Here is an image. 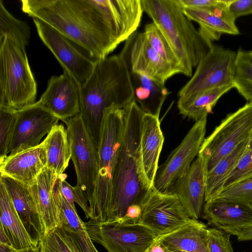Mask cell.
Masks as SVG:
<instances>
[{"instance_id": "1", "label": "cell", "mask_w": 252, "mask_h": 252, "mask_svg": "<svg viewBox=\"0 0 252 252\" xmlns=\"http://www.w3.org/2000/svg\"><path fill=\"white\" fill-rule=\"evenodd\" d=\"M22 10L56 29L95 60L103 59L139 27L134 0H22Z\"/></svg>"}, {"instance_id": "2", "label": "cell", "mask_w": 252, "mask_h": 252, "mask_svg": "<svg viewBox=\"0 0 252 252\" xmlns=\"http://www.w3.org/2000/svg\"><path fill=\"white\" fill-rule=\"evenodd\" d=\"M80 115L98 149L107 109H123L134 100V91L127 64L120 54L96 61L93 72L79 86Z\"/></svg>"}, {"instance_id": "3", "label": "cell", "mask_w": 252, "mask_h": 252, "mask_svg": "<svg viewBox=\"0 0 252 252\" xmlns=\"http://www.w3.org/2000/svg\"><path fill=\"white\" fill-rule=\"evenodd\" d=\"M124 111L125 126L114 184L113 221L123 218L129 206H141L153 189L145 177L141 159L144 112L134 100Z\"/></svg>"}, {"instance_id": "4", "label": "cell", "mask_w": 252, "mask_h": 252, "mask_svg": "<svg viewBox=\"0 0 252 252\" xmlns=\"http://www.w3.org/2000/svg\"><path fill=\"white\" fill-rule=\"evenodd\" d=\"M143 11L153 20L179 59L185 75L192 70L213 44L206 40L184 14L176 0H141Z\"/></svg>"}, {"instance_id": "5", "label": "cell", "mask_w": 252, "mask_h": 252, "mask_svg": "<svg viewBox=\"0 0 252 252\" xmlns=\"http://www.w3.org/2000/svg\"><path fill=\"white\" fill-rule=\"evenodd\" d=\"M125 126L124 109L110 108L104 113L98 147V174L90 219L114 220V184Z\"/></svg>"}, {"instance_id": "6", "label": "cell", "mask_w": 252, "mask_h": 252, "mask_svg": "<svg viewBox=\"0 0 252 252\" xmlns=\"http://www.w3.org/2000/svg\"><path fill=\"white\" fill-rule=\"evenodd\" d=\"M37 86L25 47L0 38V106L17 111L35 103Z\"/></svg>"}, {"instance_id": "7", "label": "cell", "mask_w": 252, "mask_h": 252, "mask_svg": "<svg viewBox=\"0 0 252 252\" xmlns=\"http://www.w3.org/2000/svg\"><path fill=\"white\" fill-rule=\"evenodd\" d=\"M252 135V102L228 114L212 133L205 138L198 156L205 175L223 158Z\"/></svg>"}, {"instance_id": "8", "label": "cell", "mask_w": 252, "mask_h": 252, "mask_svg": "<svg viewBox=\"0 0 252 252\" xmlns=\"http://www.w3.org/2000/svg\"><path fill=\"white\" fill-rule=\"evenodd\" d=\"M236 55V52L213 44L191 79L179 92L178 108L208 91L233 85Z\"/></svg>"}, {"instance_id": "9", "label": "cell", "mask_w": 252, "mask_h": 252, "mask_svg": "<svg viewBox=\"0 0 252 252\" xmlns=\"http://www.w3.org/2000/svg\"><path fill=\"white\" fill-rule=\"evenodd\" d=\"M70 143L72 160L75 170V188L88 202L91 214L98 174L97 149L79 114L63 122Z\"/></svg>"}, {"instance_id": "10", "label": "cell", "mask_w": 252, "mask_h": 252, "mask_svg": "<svg viewBox=\"0 0 252 252\" xmlns=\"http://www.w3.org/2000/svg\"><path fill=\"white\" fill-rule=\"evenodd\" d=\"M85 223L92 241L108 252H146L158 238L140 223L99 222L90 219Z\"/></svg>"}, {"instance_id": "11", "label": "cell", "mask_w": 252, "mask_h": 252, "mask_svg": "<svg viewBox=\"0 0 252 252\" xmlns=\"http://www.w3.org/2000/svg\"><path fill=\"white\" fill-rule=\"evenodd\" d=\"M39 37L79 86L88 79L96 60L80 45L43 21L33 18Z\"/></svg>"}, {"instance_id": "12", "label": "cell", "mask_w": 252, "mask_h": 252, "mask_svg": "<svg viewBox=\"0 0 252 252\" xmlns=\"http://www.w3.org/2000/svg\"><path fill=\"white\" fill-rule=\"evenodd\" d=\"M207 117L195 122L178 147L158 168L153 189L169 193L174 183L189 170L205 139Z\"/></svg>"}, {"instance_id": "13", "label": "cell", "mask_w": 252, "mask_h": 252, "mask_svg": "<svg viewBox=\"0 0 252 252\" xmlns=\"http://www.w3.org/2000/svg\"><path fill=\"white\" fill-rule=\"evenodd\" d=\"M141 207L138 223L149 228L158 238L178 229L192 219L176 195L153 189Z\"/></svg>"}, {"instance_id": "14", "label": "cell", "mask_w": 252, "mask_h": 252, "mask_svg": "<svg viewBox=\"0 0 252 252\" xmlns=\"http://www.w3.org/2000/svg\"><path fill=\"white\" fill-rule=\"evenodd\" d=\"M60 119L37 101L16 111V120L8 155L38 146Z\"/></svg>"}, {"instance_id": "15", "label": "cell", "mask_w": 252, "mask_h": 252, "mask_svg": "<svg viewBox=\"0 0 252 252\" xmlns=\"http://www.w3.org/2000/svg\"><path fill=\"white\" fill-rule=\"evenodd\" d=\"M120 54L130 72L147 76L163 84L176 74L153 49L144 32L133 33L126 41Z\"/></svg>"}, {"instance_id": "16", "label": "cell", "mask_w": 252, "mask_h": 252, "mask_svg": "<svg viewBox=\"0 0 252 252\" xmlns=\"http://www.w3.org/2000/svg\"><path fill=\"white\" fill-rule=\"evenodd\" d=\"M202 216L208 225L237 237L252 227V203L218 196L205 202Z\"/></svg>"}, {"instance_id": "17", "label": "cell", "mask_w": 252, "mask_h": 252, "mask_svg": "<svg viewBox=\"0 0 252 252\" xmlns=\"http://www.w3.org/2000/svg\"><path fill=\"white\" fill-rule=\"evenodd\" d=\"M37 102L60 120H68L80 112L79 86L65 72L52 76Z\"/></svg>"}, {"instance_id": "18", "label": "cell", "mask_w": 252, "mask_h": 252, "mask_svg": "<svg viewBox=\"0 0 252 252\" xmlns=\"http://www.w3.org/2000/svg\"><path fill=\"white\" fill-rule=\"evenodd\" d=\"M3 183L28 234L36 246L46 233L45 227L30 187L1 176Z\"/></svg>"}, {"instance_id": "19", "label": "cell", "mask_w": 252, "mask_h": 252, "mask_svg": "<svg viewBox=\"0 0 252 252\" xmlns=\"http://www.w3.org/2000/svg\"><path fill=\"white\" fill-rule=\"evenodd\" d=\"M205 190V173L197 155L188 172L174 183L169 193L176 195L189 216L198 220L202 215Z\"/></svg>"}, {"instance_id": "20", "label": "cell", "mask_w": 252, "mask_h": 252, "mask_svg": "<svg viewBox=\"0 0 252 252\" xmlns=\"http://www.w3.org/2000/svg\"><path fill=\"white\" fill-rule=\"evenodd\" d=\"M46 166V151L41 143L36 147L8 155L0 161V173L1 176L31 187Z\"/></svg>"}, {"instance_id": "21", "label": "cell", "mask_w": 252, "mask_h": 252, "mask_svg": "<svg viewBox=\"0 0 252 252\" xmlns=\"http://www.w3.org/2000/svg\"><path fill=\"white\" fill-rule=\"evenodd\" d=\"M164 139L159 118L144 113L142 121L140 154L144 174L152 189L158 168Z\"/></svg>"}, {"instance_id": "22", "label": "cell", "mask_w": 252, "mask_h": 252, "mask_svg": "<svg viewBox=\"0 0 252 252\" xmlns=\"http://www.w3.org/2000/svg\"><path fill=\"white\" fill-rule=\"evenodd\" d=\"M228 5L215 10L184 8L183 11L189 20L199 24L200 34L213 44L214 41L220 39L221 34L240 33L236 25V19L229 11Z\"/></svg>"}, {"instance_id": "23", "label": "cell", "mask_w": 252, "mask_h": 252, "mask_svg": "<svg viewBox=\"0 0 252 252\" xmlns=\"http://www.w3.org/2000/svg\"><path fill=\"white\" fill-rule=\"evenodd\" d=\"M169 252H210L208 246V228L197 220L192 219L178 229L158 238Z\"/></svg>"}, {"instance_id": "24", "label": "cell", "mask_w": 252, "mask_h": 252, "mask_svg": "<svg viewBox=\"0 0 252 252\" xmlns=\"http://www.w3.org/2000/svg\"><path fill=\"white\" fill-rule=\"evenodd\" d=\"M58 177L46 167L30 187L42 217L46 233L61 224L60 212L54 195V186Z\"/></svg>"}, {"instance_id": "25", "label": "cell", "mask_w": 252, "mask_h": 252, "mask_svg": "<svg viewBox=\"0 0 252 252\" xmlns=\"http://www.w3.org/2000/svg\"><path fill=\"white\" fill-rule=\"evenodd\" d=\"M54 195L60 212V226L70 234L81 252H98L88 234L85 222L63 195L59 176L55 184Z\"/></svg>"}, {"instance_id": "26", "label": "cell", "mask_w": 252, "mask_h": 252, "mask_svg": "<svg viewBox=\"0 0 252 252\" xmlns=\"http://www.w3.org/2000/svg\"><path fill=\"white\" fill-rule=\"evenodd\" d=\"M130 74L134 100L145 113L159 118L163 103L170 94L165 84L144 75Z\"/></svg>"}, {"instance_id": "27", "label": "cell", "mask_w": 252, "mask_h": 252, "mask_svg": "<svg viewBox=\"0 0 252 252\" xmlns=\"http://www.w3.org/2000/svg\"><path fill=\"white\" fill-rule=\"evenodd\" d=\"M0 228L16 250L37 247L25 229L2 182L0 181Z\"/></svg>"}, {"instance_id": "28", "label": "cell", "mask_w": 252, "mask_h": 252, "mask_svg": "<svg viewBox=\"0 0 252 252\" xmlns=\"http://www.w3.org/2000/svg\"><path fill=\"white\" fill-rule=\"evenodd\" d=\"M41 143L46 151V167L58 176L63 174L71 156L66 129L62 124L56 125Z\"/></svg>"}, {"instance_id": "29", "label": "cell", "mask_w": 252, "mask_h": 252, "mask_svg": "<svg viewBox=\"0 0 252 252\" xmlns=\"http://www.w3.org/2000/svg\"><path fill=\"white\" fill-rule=\"evenodd\" d=\"M249 140L241 143L205 175V202L219 196L226 180L245 153Z\"/></svg>"}, {"instance_id": "30", "label": "cell", "mask_w": 252, "mask_h": 252, "mask_svg": "<svg viewBox=\"0 0 252 252\" xmlns=\"http://www.w3.org/2000/svg\"><path fill=\"white\" fill-rule=\"evenodd\" d=\"M232 88H234L233 85H230L208 91L189 104L178 107L179 113L195 122L207 117L219 99Z\"/></svg>"}, {"instance_id": "31", "label": "cell", "mask_w": 252, "mask_h": 252, "mask_svg": "<svg viewBox=\"0 0 252 252\" xmlns=\"http://www.w3.org/2000/svg\"><path fill=\"white\" fill-rule=\"evenodd\" d=\"M233 85L248 102H252V56L241 48L236 52Z\"/></svg>"}, {"instance_id": "32", "label": "cell", "mask_w": 252, "mask_h": 252, "mask_svg": "<svg viewBox=\"0 0 252 252\" xmlns=\"http://www.w3.org/2000/svg\"><path fill=\"white\" fill-rule=\"evenodd\" d=\"M144 33L155 51L172 67L176 74H185L184 68L168 42L153 23L147 24Z\"/></svg>"}, {"instance_id": "33", "label": "cell", "mask_w": 252, "mask_h": 252, "mask_svg": "<svg viewBox=\"0 0 252 252\" xmlns=\"http://www.w3.org/2000/svg\"><path fill=\"white\" fill-rule=\"evenodd\" d=\"M7 37L26 47L31 38L28 23L14 17L0 0V38Z\"/></svg>"}, {"instance_id": "34", "label": "cell", "mask_w": 252, "mask_h": 252, "mask_svg": "<svg viewBox=\"0 0 252 252\" xmlns=\"http://www.w3.org/2000/svg\"><path fill=\"white\" fill-rule=\"evenodd\" d=\"M38 244L40 252H81L70 234L62 226L46 233Z\"/></svg>"}, {"instance_id": "35", "label": "cell", "mask_w": 252, "mask_h": 252, "mask_svg": "<svg viewBox=\"0 0 252 252\" xmlns=\"http://www.w3.org/2000/svg\"><path fill=\"white\" fill-rule=\"evenodd\" d=\"M16 120V110L0 106V161L8 156Z\"/></svg>"}, {"instance_id": "36", "label": "cell", "mask_w": 252, "mask_h": 252, "mask_svg": "<svg viewBox=\"0 0 252 252\" xmlns=\"http://www.w3.org/2000/svg\"><path fill=\"white\" fill-rule=\"evenodd\" d=\"M252 177V149L246 150L226 180L223 189Z\"/></svg>"}, {"instance_id": "37", "label": "cell", "mask_w": 252, "mask_h": 252, "mask_svg": "<svg viewBox=\"0 0 252 252\" xmlns=\"http://www.w3.org/2000/svg\"><path fill=\"white\" fill-rule=\"evenodd\" d=\"M219 196L252 203V177L223 189Z\"/></svg>"}, {"instance_id": "38", "label": "cell", "mask_w": 252, "mask_h": 252, "mask_svg": "<svg viewBox=\"0 0 252 252\" xmlns=\"http://www.w3.org/2000/svg\"><path fill=\"white\" fill-rule=\"evenodd\" d=\"M66 174L64 173L59 175L61 189L63 195L73 209H76L74 204L76 202L83 209L87 219H90V210L88 202L75 187L71 186L66 181Z\"/></svg>"}, {"instance_id": "39", "label": "cell", "mask_w": 252, "mask_h": 252, "mask_svg": "<svg viewBox=\"0 0 252 252\" xmlns=\"http://www.w3.org/2000/svg\"><path fill=\"white\" fill-rule=\"evenodd\" d=\"M230 235L218 228H208L210 252H234Z\"/></svg>"}, {"instance_id": "40", "label": "cell", "mask_w": 252, "mask_h": 252, "mask_svg": "<svg viewBox=\"0 0 252 252\" xmlns=\"http://www.w3.org/2000/svg\"><path fill=\"white\" fill-rule=\"evenodd\" d=\"M176 1L182 9L215 10L228 5L230 0H176Z\"/></svg>"}, {"instance_id": "41", "label": "cell", "mask_w": 252, "mask_h": 252, "mask_svg": "<svg viewBox=\"0 0 252 252\" xmlns=\"http://www.w3.org/2000/svg\"><path fill=\"white\" fill-rule=\"evenodd\" d=\"M228 9L235 19L242 16L252 14V0H230Z\"/></svg>"}, {"instance_id": "42", "label": "cell", "mask_w": 252, "mask_h": 252, "mask_svg": "<svg viewBox=\"0 0 252 252\" xmlns=\"http://www.w3.org/2000/svg\"><path fill=\"white\" fill-rule=\"evenodd\" d=\"M142 213V207L132 205L128 207L125 216L118 221L128 223H138Z\"/></svg>"}, {"instance_id": "43", "label": "cell", "mask_w": 252, "mask_h": 252, "mask_svg": "<svg viewBox=\"0 0 252 252\" xmlns=\"http://www.w3.org/2000/svg\"><path fill=\"white\" fill-rule=\"evenodd\" d=\"M146 252H170L168 251L158 239Z\"/></svg>"}, {"instance_id": "44", "label": "cell", "mask_w": 252, "mask_h": 252, "mask_svg": "<svg viewBox=\"0 0 252 252\" xmlns=\"http://www.w3.org/2000/svg\"><path fill=\"white\" fill-rule=\"evenodd\" d=\"M237 238L239 241H246L252 240V227L241 232Z\"/></svg>"}, {"instance_id": "45", "label": "cell", "mask_w": 252, "mask_h": 252, "mask_svg": "<svg viewBox=\"0 0 252 252\" xmlns=\"http://www.w3.org/2000/svg\"><path fill=\"white\" fill-rule=\"evenodd\" d=\"M0 243L7 244L12 246L11 243L3 230L0 228Z\"/></svg>"}, {"instance_id": "46", "label": "cell", "mask_w": 252, "mask_h": 252, "mask_svg": "<svg viewBox=\"0 0 252 252\" xmlns=\"http://www.w3.org/2000/svg\"><path fill=\"white\" fill-rule=\"evenodd\" d=\"M16 251L11 246L0 243V252H15Z\"/></svg>"}, {"instance_id": "47", "label": "cell", "mask_w": 252, "mask_h": 252, "mask_svg": "<svg viewBox=\"0 0 252 252\" xmlns=\"http://www.w3.org/2000/svg\"><path fill=\"white\" fill-rule=\"evenodd\" d=\"M15 252H40V246L37 247H32L27 249L16 250Z\"/></svg>"}, {"instance_id": "48", "label": "cell", "mask_w": 252, "mask_h": 252, "mask_svg": "<svg viewBox=\"0 0 252 252\" xmlns=\"http://www.w3.org/2000/svg\"><path fill=\"white\" fill-rule=\"evenodd\" d=\"M252 149V135L250 138L249 142L248 143L246 150H250Z\"/></svg>"}, {"instance_id": "49", "label": "cell", "mask_w": 252, "mask_h": 252, "mask_svg": "<svg viewBox=\"0 0 252 252\" xmlns=\"http://www.w3.org/2000/svg\"><path fill=\"white\" fill-rule=\"evenodd\" d=\"M172 252H186L183 251H181V250H178V251H173Z\"/></svg>"}, {"instance_id": "50", "label": "cell", "mask_w": 252, "mask_h": 252, "mask_svg": "<svg viewBox=\"0 0 252 252\" xmlns=\"http://www.w3.org/2000/svg\"><path fill=\"white\" fill-rule=\"evenodd\" d=\"M250 54L252 56V50L250 51H248Z\"/></svg>"}]
</instances>
